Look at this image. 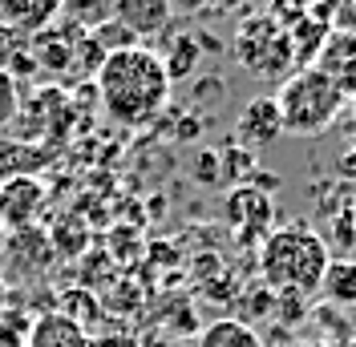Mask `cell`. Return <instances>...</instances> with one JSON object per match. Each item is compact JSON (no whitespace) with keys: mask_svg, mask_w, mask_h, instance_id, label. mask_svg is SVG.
<instances>
[{"mask_svg":"<svg viewBox=\"0 0 356 347\" xmlns=\"http://www.w3.org/2000/svg\"><path fill=\"white\" fill-rule=\"evenodd\" d=\"M348 105H353V113H356V93H353V97H348Z\"/></svg>","mask_w":356,"mask_h":347,"instance_id":"cell-16","label":"cell"},{"mask_svg":"<svg viewBox=\"0 0 356 347\" xmlns=\"http://www.w3.org/2000/svg\"><path fill=\"white\" fill-rule=\"evenodd\" d=\"M4 246H8V230H4V222H0V259H4Z\"/></svg>","mask_w":356,"mask_h":347,"instance_id":"cell-15","label":"cell"},{"mask_svg":"<svg viewBox=\"0 0 356 347\" xmlns=\"http://www.w3.org/2000/svg\"><path fill=\"white\" fill-rule=\"evenodd\" d=\"M239 61H243L251 73H259V77H280V73L296 61L291 37L275 21H267V17L247 21L243 33H239Z\"/></svg>","mask_w":356,"mask_h":347,"instance_id":"cell-4","label":"cell"},{"mask_svg":"<svg viewBox=\"0 0 356 347\" xmlns=\"http://www.w3.org/2000/svg\"><path fill=\"white\" fill-rule=\"evenodd\" d=\"M29 347H89L86 323L73 319L69 311H49L29 331Z\"/></svg>","mask_w":356,"mask_h":347,"instance_id":"cell-10","label":"cell"},{"mask_svg":"<svg viewBox=\"0 0 356 347\" xmlns=\"http://www.w3.org/2000/svg\"><path fill=\"white\" fill-rule=\"evenodd\" d=\"M44 210V182L33 174H13L0 178V222L8 235L33 230Z\"/></svg>","mask_w":356,"mask_h":347,"instance_id":"cell-5","label":"cell"},{"mask_svg":"<svg viewBox=\"0 0 356 347\" xmlns=\"http://www.w3.org/2000/svg\"><path fill=\"white\" fill-rule=\"evenodd\" d=\"M284 133V121H280V105H275V97H251L243 109H239V117H235V142H239V150H259L267 142H275Z\"/></svg>","mask_w":356,"mask_h":347,"instance_id":"cell-6","label":"cell"},{"mask_svg":"<svg viewBox=\"0 0 356 347\" xmlns=\"http://www.w3.org/2000/svg\"><path fill=\"white\" fill-rule=\"evenodd\" d=\"M13 117H17V85H13V73L0 69V130H8Z\"/></svg>","mask_w":356,"mask_h":347,"instance_id":"cell-14","label":"cell"},{"mask_svg":"<svg viewBox=\"0 0 356 347\" xmlns=\"http://www.w3.org/2000/svg\"><path fill=\"white\" fill-rule=\"evenodd\" d=\"M344 93L320 73L316 65L291 73L284 89L275 93V105H280V121H284V133H296V137H316L332 126L344 109Z\"/></svg>","mask_w":356,"mask_h":347,"instance_id":"cell-3","label":"cell"},{"mask_svg":"<svg viewBox=\"0 0 356 347\" xmlns=\"http://www.w3.org/2000/svg\"><path fill=\"white\" fill-rule=\"evenodd\" d=\"M199 37H175L170 41V53L162 57V65H166V73H170V81L175 77H186L191 69H195V61H199Z\"/></svg>","mask_w":356,"mask_h":347,"instance_id":"cell-13","label":"cell"},{"mask_svg":"<svg viewBox=\"0 0 356 347\" xmlns=\"http://www.w3.org/2000/svg\"><path fill=\"white\" fill-rule=\"evenodd\" d=\"M353 262H356V251H353Z\"/></svg>","mask_w":356,"mask_h":347,"instance_id":"cell-18","label":"cell"},{"mask_svg":"<svg viewBox=\"0 0 356 347\" xmlns=\"http://www.w3.org/2000/svg\"><path fill=\"white\" fill-rule=\"evenodd\" d=\"M316 69L332 81L344 97L356 93V33H328V41L316 57Z\"/></svg>","mask_w":356,"mask_h":347,"instance_id":"cell-8","label":"cell"},{"mask_svg":"<svg viewBox=\"0 0 356 347\" xmlns=\"http://www.w3.org/2000/svg\"><path fill=\"white\" fill-rule=\"evenodd\" d=\"M110 12L134 41H142V37H158L170 28L175 0H110Z\"/></svg>","mask_w":356,"mask_h":347,"instance_id":"cell-7","label":"cell"},{"mask_svg":"<svg viewBox=\"0 0 356 347\" xmlns=\"http://www.w3.org/2000/svg\"><path fill=\"white\" fill-rule=\"evenodd\" d=\"M353 226H356V202H353Z\"/></svg>","mask_w":356,"mask_h":347,"instance_id":"cell-17","label":"cell"},{"mask_svg":"<svg viewBox=\"0 0 356 347\" xmlns=\"http://www.w3.org/2000/svg\"><path fill=\"white\" fill-rule=\"evenodd\" d=\"M320 291L336 299V303H356V262L353 259H332L328 271H324V282Z\"/></svg>","mask_w":356,"mask_h":347,"instance_id":"cell-12","label":"cell"},{"mask_svg":"<svg viewBox=\"0 0 356 347\" xmlns=\"http://www.w3.org/2000/svg\"><path fill=\"white\" fill-rule=\"evenodd\" d=\"M344 347H356V344H344Z\"/></svg>","mask_w":356,"mask_h":347,"instance_id":"cell-19","label":"cell"},{"mask_svg":"<svg viewBox=\"0 0 356 347\" xmlns=\"http://www.w3.org/2000/svg\"><path fill=\"white\" fill-rule=\"evenodd\" d=\"M328 262H332L328 242L320 239L312 226H304V222L271 230L264 239V246H259L264 282L271 291H284V295H312V291H320Z\"/></svg>","mask_w":356,"mask_h":347,"instance_id":"cell-2","label":"cell"},{"mask_svg":"<svg viewBox=\"0 0 356 347\" xmlns=\"http://www.w3.org/2000/svg\"><path fill=\"white\" fill-rule=\"evenodd\" d=\"M97 97L102 109L110 113L118 126H146L170 101V73L162 57L134 44L122 53H110L97 65Z\"/></svg>","mask_w":356,"mask_h":347,"instance_id":"cell-1","label":"cell"},{"mask_svg":"<svg viewBox=\"0 0 356 347\" xmlns=\"http://www.w3.org/2000/svg\"><path fill=\"white\" fill-rule=\"evenodd\" d=\"M65 0H0V24L13 33H44Z\"/></svg>","mask_w":356,"mask_h":347,"instance_id":"cell-9","label":"cell"},{"mask_svg":"<svg viewBox=\"0 0 356 347\" xmlns=\"http://www.w3.org/2000/svg\"><path fill=\"white\" fill-rule=\"evenodd\" d=\"M199 347H264L255 327H247L243 319H215L211 327H202Z\"/></svg>","mask_w":356,"mask_h":347,"instance_id":"cell-11","label":"cell"}]
</instances>
